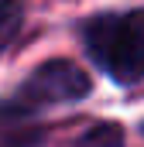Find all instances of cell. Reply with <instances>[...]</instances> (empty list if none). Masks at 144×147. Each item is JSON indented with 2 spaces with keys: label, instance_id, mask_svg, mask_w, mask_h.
I'll use <instances>...</instances> for the list:
<instances>
[{
  "label": "cell",
  "instance_id": "cell-4",
  "mask_svg": "<svg viewBox=\"0 0 144 147\" xmlns=\"http://www.w3.org/2000/svg\"><path fill=\"white\" fill-rule=\"evenodd\" d=\"M75 147H124V130L117 123H100V127H89Z\"/></svg>",
  "mask_w": 144,
  "mask_h": 147
},
{
  "label": "cell",
  "instance_id": "cell-1",
  "mask_svg": "<svg viewBox=\"0 0 144 147\" xmlns=\"http://www.w3.org/2000/svg\"><path fill=\"white\" fill-rule=\"evenodd\" d=\"M82 41L89 58L113 82L130 86L144 79V10L89 17L82 24Z\"/></svg>",
  "mask_w": 144,
  "mask_h": 147
},
{
  "label": "cell",
  "instance_id": "cell-3",
  "mask_svg": "<svg viewBox=\"0 0 144 147\" xmlns=\"http://www.w3.org/2000/svg\"><path fill=\"white\" fill-rule=\"evenodd\" d=\"M21 21H24L21 0H0V55H3V51H7V45L17 38Z\"/></svg>",
  "mask_w": 144,
  "mask_h": 147
},
{
  "label": "cell",
  "instance_id": "cell-2",
  "mask_svg": "<svg viewBox=\"0 0 144 147\" xmlns=\"http://www.w3.org/2000/svg\"><path fill=\"white\" fill-rule=\"evenodd\" d=\"M89 89H93L89 75L82 72L75 62L55 58V62L38 65L35 72L24 79V86H21V92L14 99L24 103L28 110L35 113L41 106H55V103H75V99L89 96Z\"/></svg>",
  "mask_w": 144,
  "mask_h": 147
}]
</instances>
